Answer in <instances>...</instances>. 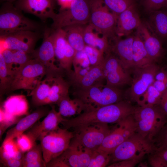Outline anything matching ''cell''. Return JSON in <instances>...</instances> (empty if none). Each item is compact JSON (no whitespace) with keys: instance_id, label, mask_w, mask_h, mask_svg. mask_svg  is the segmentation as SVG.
Here are the masks:
<instances>
[{"instance_id":"1","label":"cell","mask_w":167,"mask_h":167,"mask_svg":"<svg viewBox=\"0 0 167 167\" xmlns=\"http://www.w3.org/2000/svg\"><path fill=\"white\" fill-rule=\"evenodd\" d=\"M136 107L130 101L123 100L118 103L103 106L96 110L84 112L62 124L69 129L93 123H118L132 115Z\"/></svg>"},{"instance_id":"2","label":"cell","mask_w":167,"mask_h":167,"mask_svg":"<svg viewBox=\"0 0 167 167\" xmlns=\"http://www.w3.org/2000/svg\"><path fill=\"white\" fill-rule=\"evenodd\" d=\"M73 95L74 98L79 99L83 103L85 112L118 103L123 100L124 97V93L118 88L103 83L86 88H74Z\"/></svg>"},{"instance_id":"3","label":"cell","mask_w":167,"mask_h":167,"mask_svg":"<svg viewBox=\"0 0 167 167\" xmlns=\"http://www.w3.org/2000/svg\"><path fill=\"white\" fill-rule=\"evenodd\" d=\"M132 115L136 132L152 142L167 122V116L157 105H138Z\"/></svg>"},{"instance_id":"4","label":"cell","mask_w":167,"mask_h":167,"mask_svg":"<svg viewBox=\"0 0 167 167\" xmlns=\"http://www.w3.org/2000/svg\"><path fill=\"white\" fill-rule=\"evenodd\" d=\"M40 23L25 16L13 3L4 2L0 10V36L25 30L40 31Z\"/></svg>"},{"instance_id":"5","label":"cell","mask_w":167,"mask_h":167,"mask_svg":"<svg viewBox=\"0 0 167 167\" xmlns=\"http://www.w3.org/2000/svg\"><path fill=\"white\" fill-rule=\"evenodd\" d=\"M154 151L153 142L135 132L114 149L111 154L110 163L127 159H142L145 155Z\"/></svg>"},{"instance_id":"6","label":"cell","mask_w":167,"mask_h":167,"mask_svg":"<svg viewBox=\"0 0 167 167\" xmlns=\"http://www.w3.org/2000/svg\"><path fill=\"white\" fill-rule=\"evenodd\" d=\"M89 24L94 30L109 39L115 36L117 15L111 11L103 0H89Z\"/></svg>"},{"instance_id":"7","label":"cell","mask_w":167,"mask_h":167,"mask_svg":"<svg viewBox=\"0 0 167 167\" xmlns=\"http://www.w3.org/2000/svg\"><path fill=\"white\" fill-rule=\"evenodd\" d=\"M90 14L89 0H74L69 8L55 14L52 19L51 28L55 30L74 25L87 24Z\"/></svg>"},{"instance_id":"8","label":"cell","mask_w":167,"mask_h":167,"mask_svg":"<svg viewBox=\"0 0 167 167\" xmlns=\"http://www.w3.org/2000/svg\"><path fill=\"white\" fill-rule=\"evenodd\" d=\"M75 135L68 129L59 127L42 138L40 144L46 167L47 163L61 155L67 148Z\"/></svg>"},{"instance_id":"9","label":"cell","mask_w":167,"mask_h":167,"mask_svg":"<svg viewBox=\"0 0 167 167\" xmlns=\"http://www.w3.org/2000/svg\"><path fill=\"white\" fill-rule=\"evenodd\" d=\"M160 69L158 65L153 63L144 67L130 70L132 71L133 77L131 87L124 94L126 100L138 104L149 87L153 84L155 75Z\"/></svg>"},{"instance_id":"10","label":"cell","mask_w":167,"mask_h":167,"mask_svg":"<svg viewBox=\"0 0 167 167\" xmlns=\"http://www.w3.org/2000/svg\"><path fill=\"white\" fill-rule=\"evenodd\" d=\"M46 74L44 65L37 59L32 58L12 77L9 89L32 90Z\"/></svg>"},{"instance_id":"11","label":"cell","mask_w":167,"mask_h":167,"mask_svg":"<svg viewBox=\"0 0 167 167\" xmlns=\"http://www.w3.org/2000/svg\"><path fill=\"white\" fill-rule=\"evenodd\" d=\"M74 137L84 147L93 151L98 148L110 132L108 124L93 123L74 128Z\"/></svg>"},{"instance_id":"12","label":"cell","mask_w":167,"mask_h":167,"mask_svg":"<svg viewBox=\"0 0 167 167\" xmlns=\"http://www.w3.org/2000/svg\"><path fill=\"white\" fill-rule=\"evenodd\" d=\"M103 70L107 85L119 88L131 84L130 71L125 69L117 56L111 51L105 56Z\"/></svg>"},{"instance_id":"13","label":"cell","mask_w":167,"mask_h":167,"mask_svg":"<svg viewBox=\"0 0 167 167\" xmlns=\"http://www.w3.org/2000/svg\"><path fill=\"white\" fill-rule=\"evenodd\" d=\"M41 36L39 31L25 30L0 36V50L5 49L21 50L29 54L34 52Z\"/></svg>"},{"instance_id":"14","label":"cell","mask_w":167,"mask_h":167,"mask_svg":"<svg viewBox=\"0 0 167 167\" xmlns=\"http://www.w3.org/2000/svg\"><path fill=\"white\" fill-rule=\"evenodd\" d=\"M51 28H45L44 31L42 43L32 55L33 58L40 61L46 70V76H54L63 75L65 72L55 64L56 58L52 35Z\"/></svg>"},{"instance_id":"15","label":"cell","mask_w":167,"mask_h":167,"mask_svg":"<svg viewBox=\"0 0 167 167\" xmlns=\"http://www.w3.org/2000/svg\"><path fill=\"white\" fill-rule=\"evenodd\" d=\"M52 30L56 60L59 66L68 75L73 71V62L76 51L68 43L62 28Z\"/></svg>"},{"instance_id":"16","label":"cell","mask_w":167,"mask_h":167,"mask_svg":"<svg viewBox=\"0 0 167 167\" xmlns=\"http://www.w3.org/2000/svg\"><path fill=\"white\" fill-rule=\"evenodd\" d=\"M117 124L118 126L105 138L98 149L111 154L117 147L136 132L132 114Z\"/></svg>"},{"instance_id":"17","label":"cell","mask_w":167,"mask_h":167,"mask_svg":"<svg viewBox=\"0 0 167 167\" xmlns=\"http://www.w3.org/2000/svg\"><path fill=\"white\" fill-rule=\"evenodd\" d=\"M56 2V0H17L14 5L21 11L34 15L45 21L54 17Z\"/></svg>"},{"instance_id":"18","label":"cell","mask_w":167,"mask_h":167,"mask_svg":"<svg viewBox=\"0 0 167 167\" xmlns=\"http://www.w3.org/2000/svg\"><path fill=\"white\" fill-rule=\"evenodd\" d=\"M92 151L83 146L74 137L60 156L69 167H88Z\"/></svg>"},{"instance_id":"19","label":"cell","mask_w":167,"mask_h":167,"mask_svg":"<svg viewBox=\"0 0 167 167\" xmlns=\"http://www.w3.org/2000/svg\"><path fill=\"white\" fill-rule=\"evenodd\" d=\"M59 111L52 106L46 117L41 122L35 124L29 130L27 134L34 143L41 139L49 132L58 128L59 125L65 119L62 117Z\"/></svg>"},{"instance_id":"20","label":"cell","mask_w":167,"mask_h":167,"mask_svg":"<svg viewBox=\"0 0 167 167\" xmlns=\"http://www.w3.org/2000/svg\"><path fill=\"white\" fill-rule=\"evenodd\" d=\"M134 35L123 39L116 35L109 39L110 51L118 58L123 67L130 70L133 68L132 45Z\"/></svg>"},{"instance_id":"21","label":"cell","mask_w":167,"mask_h":167,"mask_svg":"<svg viewBox=\"0 0 167 167\" xmlns=\"http://www.w3.org/2000/svg\"><path fill=\"white\" fill-rule=\"evenodd\" d=\"M135 5L133 3L117 15L115 34L121 37L130 35L142 24Z\"/></svg>"},{"instance_id":"22","label":"cell","mask_w":167,"mask_h":167,"mask_svg":"<svg viewBox=\"0 0 167 167\" xmlns=\"http://www.w3.org/2000/svg\"><path fill=\"white\" fill-rule=\"evenodd\" d=\"M137 30L149 57L156 63L162 58L164 54L161 40L152 31L147 24L142 23Z\"/></svg>"},{"instance_id":"23","label":"cell","mask_w":167,"mask_h":167,"mask_svg":"<svg viewBox=\"0 0 167 167\" xmlns=\"http://www.w3.org/2000/svg\"><path fill=\"white\" fill-rule=\"evenodd\" d=\"M11 79L19 70L33 58L24 51L5 49L0 50Z\"/></svg>"},{"instance_id":"24","label":"cell","mask_w":167,"mask_h":167,"mask_svg":"<svg viewBox=\"0 0 167 167\" xmlns=\"http://www.w3.org/2000/svg\"><path fill=\"white\" fill-rule=\"evenodd\" d=\"M49 112L45 108H40L21 119L15 126L7 131L4 140L14 139L24 133Z\"/></svg>"},{"instance_id":"25","label":"cell","mask_w":167,"mask_h":167,"mask_svg":"<svg viewBox=\"0 0 167 167\" xmlns=\"http://www.w3.org/2000/svg\"><path fill=\"white\" fill-rule=\"evenodd\" d=\"M104 79L105 78L103 63L98 66H92L84 75L70 79L68 81L74 88H81L103 83Z\"/></svg>"},{"instance_id":"26","label":"cell","mask_w":167,"mask_h":167,"mask_svg":"<svg viewBox=\"0 0 167 167\" xmlns=\"http://www.w3.org/2000/svg\"><path fill=\"white\" fill-rule=\"evenodd\" d=\"M63 76V75H59L52 77L47 105H58L62 99L69 95L71 85L68 81L64 79Z\"/></svg>"},{"instance_id":"27","label":"cell","mask_w":167,"mask_h":167,"mask_svg":"<svg viewBox=\"0 0 167 167\" xmlns=\"http://www.w3.org/2000/svg\"><path fill=\"white\" fill-rule=\"evenodd\" d=\"M147 24L161 40L167 38V10L160 9L151 12Z\"/></svg>"},{"instance_id":"28","label":"cell","mask_w":167,"mask_h":167,"mask_svg":"<svg viewBox=\"0 0 167 167\" xmlns=\"http://www.w3.org/2000/svg\"><path fill=\"white\" fill-rule=\"evenodd\" d=\"M136 31L132 45L133 68L143 67L154 63L149 57L141 37Z\"/></svg>"},{"instance_id":"29","label":"cell","mask_w":167,"mask_h":167,"mask_svg":"<svg viewBox=\"0 0 167 167\" xmlns=\"http://www.w3.org/2000/svg\"><path fill=\"white\" fill-rule=\"evenodd\" d=\"M86 25L76 24L62 28L67 41L76 51L84 50L86 46L84 33Z\"/></svg>"},{"instance_id":"30","label":"cell","mask_w":167,"mask_h":167,"mask_svg":"<svg viewBox=\"0 0 167 167\" xmlns=\"http://www.w3.org/2000/svg\"><path fill=\"white\" fill-rule=\"evenodd\" d=\"M53 76H46L44 80L39 82L32 90L30 95L32 96V101L34 106H39L47 105L51 79Z\"/></svg>"},{"instance_id":"31","label":"cell","mask_w":167,"mask_h":167,"mask_svg":"<svg viewBox=\"0 0 167 167\" xmlns=\"http://www.w3.org/2000/svg\"><path fill=\"white\" fill-rule=\"evenodd\" d=\"M59 112L63 117L78 116L85 112V106L78 98L71 99L69 95L62 99L58 104Z\"/></svg>"},{"instance_id":"32","label":"cell","mask_w":167,"mask_h":167,"mask_svg":"<svg viewBox=\"0 0 167 167\" xmlns=\"http://www.w3.org/2000/svg\"><path fill=\"white\" fill-rule=\"evenodd\" d=\"M2 109L10 114L20 117L27 113L28 105L24 96H11L6 101Z\"/></svg>"},{"instance_id":"33","label":"cell","mask_w":167,"mask_h":167,"mask_svg":"<svg viewBox=\"0 0 167 167\" xmlns=\"http://www.w3.org/2000/svg\"><path fill=\"white\" fill-rule=\"evenodd\" d=\"M73 66L74 70L67 75L68 79L82 75L89 70L92 66L84 50L76 51L73 60Z\"/></svg>"},{"instance_id":"34","label":"cell","mask_w":167,"mask_h":167,"mask_svg":"<svg viewBox=\"0 0 167 167\" xmlns=\"http://www.w3.org/2000/svg\"><path fill=\"white\" fill-rule=\"evenodd\" d=\"M24 153L19 150L14 139L4 140L0 149V159L23 160Z\"/></svg>"},{"instance_id":"35","label":"cell","mask_w":167,"mask_h":167,"mask_svg":"<svg viewBox=\"0 0 167 167\" xmlns=\"http://www.w3.org/2000/svg\"><path fill=\"white\" fill-rule=\"evenodd\" d=\"M162 93L158 91L152 84L148 88L137 104L139 106L158 105Z\"/></svg>"},{"instance_id":"36","label":"cell","mask_w":167,"mask_h":167,"mask_svg":"<svg viewBox=\"0 0 167 167\" xmlns=\"http://www.w3.org/2000/svg\"><path fill=\"white\" fill-rule=\"evenodd\" d=\"M111 154L97 149L92 151L88 167H104L110 163Z\"/></svg>"},{"instance_id":"37","label":"cell","mask_w":167,"mask_h":167,"mask_svg":"<svg viewBox=\"0 0 167 167\" xmlns=\"http://www.w3.org/2000/svg\"><path fill=\"white\" fill-rule=\"evenodd\" d=\"M92 26L88 24L86 25L84 33V40L86 45L98 49L100 45L101 37L97 32H94Z\"/></svg>"},{"instance_id":"38","label":"cell","mask_w":167,"mask_h":167,"mask_svg":"<svg viewBox=\"0 0 167 167\" xmlns=\"http://www.w3.org/2000/svg\"><path fill=\"white\" fill-rule=\"evenodd\" d=\"M19 117L10 114L5 111L2 108H0V139L3 134L9 127L15 123H17L21 119Z\"/></svg>"},{"instance_id":"39","label":"cell","mask_w":167,"mask_h":167,"mask_svg":"<svg viewBox=\"0 0 167 167\" xmlns=\"http://www.w3.org/2000/svg\"><path fill=\"white\" fill-rule=\"evenodd\" d=\"M91 66H98L103 63L104 54L97 49L86 45L84 49Z\"/></svg>"},{"instance_id":"40","label":"cell","mask_w":167,"mask_h":167,"mask_svg":"<svg viewBox=\"0 0 167 167\" xmlns=\"http://www.w3.org/2000/svg\"><path fill=\"white\" fill-rule=\"evenodd\" d=\"M113 13L118 15L133 3V0H103Z\"/></svg>"},{"instance_id":"41","label":"cell","mask_w":167,"mask_h":167,"mask_svg":"<svg viewBox=\"0 0 167 167\" xmlns=\"http://www.w3.org/2000/svg\"><path fill=\"white\" fill-rule=\"evenodd\" d=\"M24 154L23 159V164L27 163L45 162L43 157L41 144L36 143Z\"/></svg>"},{"instance_id":"42","label":"cell","mask_w":167,"mask_h":167,"mask_svg":"<svg viewBox=\"0 0 167 167\" xmlns=\"http://www.w3.org/2000/svg\"><path fill=\"white\" fill-rule=\"evenodd\" d=\"M0 91L1 93L9 89L11 78L9 75L3 55L0 53Z\"/></svg>"},{"instance_id":"43","label":"cell","mask_w":167,"mask_h":167,"mask_svg":"<svg viewBox=\"0 0 167 167\" xmlns=\"http://www.w3.org/2000/svg\"><path fill=\"white\" fill-rule=\"evenodd\" d=\"M16 138L15 141L19 149L24 153L28 151L36 143H34L26 134L23 133Z\"/></svg>"},{"instance_id":"44","label":"cell","mask_w":167,"mask_h":167,"mask_svg":"<svg viewBox=\"0 0 167 167\" xmlns=\"http://www.w3.org/2000/svg\"><path fill=\"white\" fill-rule=\"evenodd\" d=\"M143 2L146 10L151 12L164 8L167 0H143Z\"/></svg>"},{"instance_id":"45","label":"cell","mask_w":167,"mask_h":167,"mask_svg":"<svg viewBox=\"0 0 167 167\" xmlns=\"http://www.w3.org/2000/svg\"><path fill=\"white\" fill-rule=\"evenodd\" d=\"M156 149L167 146V122L153 142Z\"/></svg>"},{"instance_id":"46","label":"cell","mask_w":167,"mask_h":167,"mask_svg":"<svg viewBox=\"0 0 167 167\" xmlns=\"http://www.w3.org/2000/svg\"><path fill=\"white\" fill-rule=\"evenodd\" d=\"M148 156V163L151 167H167V161L156 153L154 152Z\"/></svg>"},{"instance_id":"47","label":"cell","mask_w":167,"mask_h":167,"mask_svg":"<svg viewBox=\"0 0 167 167\" xmlns=\"http://www.w3.org/2000/svg\"><path fill=\"white\" fill-rule=\"evenodd\" d=\"M142 159H133L124 160L111 164L109 167H134L141 161Z\"/></svg>"},{"instance_id":"48","label":"cell","mask_w":167,"mask_h":167,"mask_svg":"<svg viewBox=\"0 0 167 167\" xmlns=\"http://www.w3.org/2000/svg\"><path fill=\"white\" fill-rule=\"evenodd\" d=\"M0 162L5 166L8 167H23V160L14 159H0Z\"/></svg>"},{"instance_id":"49","label":"cell","mask_w":167,"mask_h":167,"mask_svg":"<svg viewBox=\"0 0 167 167\" xmlns=\"http://www.w3.org/2000/svg\"><path fill=\"white\" fill-rule=\"evenodd\" d=\"M46 167H69L60 156L53 159L47 163Z\"/></svg>"},{"instance_id":"50","label":"cell","mask_w":167,"mask_h":167,"mask_svg":"<svg viewBox=\"0 0 167 167\" xmlns=\"http://www.w3.org/2000/svg\"><path fill=\"white\" fill-rule=\"evenodd\" d=\"M158 105L167 116V88L162 93Z\"/></svg>"},{"instance_id":"51","label":"cell","mask_w":167,"mask_h":167,"mask_svg":"<svg viewBox=\"0 0 167 167\" xmlns=\"http://www.w3.org/2000/svg\"><path fill=\"white\" fill-rule=\"evenodd\" d=\"M74 0H56L60 6L59 11L66 10L69 8Z\"/></svg>"},{"instance_id":"52","label":"cell","mask_w":167,"mask_h":167,"mask_svg":"<svg viewBox=\"0 0 167 167\" xmlns=\"http://www.w3.org/2000/svg\"><path fill=\"white\" fill-rule=\"evenodd\" d=\"M152 84L158 91L161 93L167 88L165 84L161 81L155 80Z\"/></svg>"},{"instance_id":"53","label":"cell","mask_w":167,"mask_h":167,"mask_svg":"<svg viewBox=\"0 0 167 167\" xmlns=\"http://www.w3.org/2000/svg\"><path fill=\"white\" fill-rule=\"evenodd\" d=\"M154 152L161 156L167 161V146L156 149Z\"/></svg>"},{"instance_id":"54","label":"cell","mask_w":167,"mask_h":167,"mask_svg":"<svg viewBox=\"0 0 167 167\" xmlns=\"http://www.w3.org/2000/svg\"><path fill=\"white\" fill-rule=\"evenodd\" d=\"M138 167H148V164L146 162H141L139 163Z\"/></svg>"},{"instance_id":"55","label":"cell","mask_w":167,"mask_h":167,"mask_svg":"<svg viewBox=\"0 0 167 167\" xmlns=\"http://www.w3.org/2000/svg\"><path fill=\"white\" fill-rule=\"evenodd\" d=\"M17 0H1V1L4 2H9L13 3L14 2H15Z\"/></svg>"},{"instance_id":"56","label":"cell","mask_w":167,"mask_h":167,"mask_svg":"<svg viewBox=\"0 0 167 167\" xmlns=\"http://www.w3.org/2000/svg\"><path fill=\"white\" fill-rule=\"evenodd\" d=\"M164 7L166 9V10H167V3Z\"/></svg>"}]
</instances>
